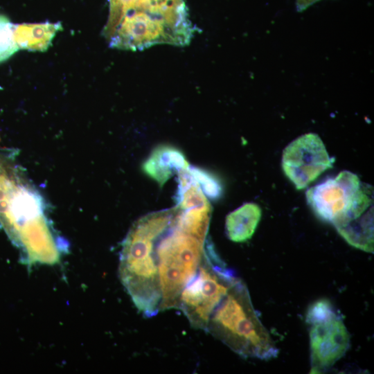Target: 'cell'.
Returning a JSON list of instances; mask_svg holds the SVG:
<instances>
[{
	"instance_id": "cell-1",
	"label": "cell",
	"mask_w": 374,
	"mask_h": 374,
	"mask_svg": "<svg viewBox=\"0 0 374 374\" xmlns=\"http://www.w3.org/2000/svg\"><path fill=\"white\" fill-rule=\"evenodd\" d=\"M208 233L186 224L176 206L133 224L122 243L119 277L143 316L178 309L181 292L206 258Z\"/></svg>"
},
{
	"instance_id": "cell-2",
	"label": "cell",
	"mask_w": 374,
	"mask_h": 374,
	"mask_svg": "<svg viewBox=\"0 0 374 374\" xmlns=\"http://www.w3.org/2000/svg\"><path fill=\"white\" fill-rule=\"evenodd\" d=\"M103 35L110 47L142 51L168 44L185 46L197 28L185 0H108Z\"/></svg>"
},
{
	"instance_id": "cell-3",
	"label": "cell",
	"mask_w": 374,
	"mask_h": 374,
	"mask_svg": "<svg viewBox=\"0 0 374 374\" xmlns=\"http://www.w3.org/2000/svg\"><path fill=\"white\" fill-rule=\"evenodd\" d=\"M308 204L322 220L335 226L347 241L359 242L373 234V193L349 171L309 188Z\"/></svg>"
},
{
	"instance_id": "cell-4",
	"label": "cell",
	"mask_w": 374,
	"mask_h": 374,
	"mask_svg": "<svg viewBox=\"0 0 374 374\" xmlns=\"http://www.w3.org/2000/svg\"><path fill=\"white\" fill-rule=\"evenodd\" d=\"M205 332L245 358L269 360L278 353L253 306L247 286L239 278L211 312Z\"/></svg>"
},
{
	"instance_id": "cell-5",
	"label": "cell",
	"mask_w": 374,
	"mask_h": 374,
	"mask_svg": "<svg viewBox=\"0 0 374 374\" xmlns=\"http://www.w3.org/2000/svg\"><path fill=\"white\" fill-rule=\"evenodd\" d=\"M237 278L211 244L196 276L181 292L178 310L193 328L205 331L211 312Z\"/></svg>"
},
{
	"instance_id": "cell-6",
	"label": "cell",
	"mask_w": 374,
	"mask_h": 374,
	"mask_svg": "<svg viewBox=\"0 0 374 374\" xmlns=\"http://www.w3.org/2000/svg\"><path fill=\"white\" fill-rule=\"evenodd\" d=\"M311 373L332 367L347 352L350 336L342 317L328 299H319L308 309Z\"/></svg>"
},
{
	"instance_id": "cell-7",
	"label": "cell",
	"mask_w": 374,
	"mask_h": 374,
	"mask_svg": "<svg viewBox=\"0 0 374 374\" xmlns=\"http://www.w3.org/2000/svg\"><path fill=\"white\" fill-rule=\"evenodd\" d=\"M332 163L322 140L314 133L294 140L285 148L282 157L285 175L299 190L332 168Z\"/></svg>"
},
{
	"instance_id": "cell-8",
	"label": "cell",
	"mask_w": 374,
	"mask_h": 374,
	"mask_svg": "<svg viewBox=\"0 0 374 374\" xmlns=\"http://www.w3.org/2000/svg\"><path fill=\"white\" fill-rule=\"evenodd\" d=\"M189 164L182 152L169 145L155 148L143 162V172L161 187L176 172L187 169Z\"/></svg>"
},
{
	"instance_id": "cell-9",
	"label": "cell",
	"mask_w": 374,
	"mask_h": 374,
	"mask_svg": "<svg viewBox=\"0 0 374 374\" xmlns=\"http://www.w3.org/2000/svg\"><path fill=\"white\" fill-rule=\"evenodd\" d=\"M62 30L60 22L14 24L13 37L19 49L46 51L56 33Z\"/></svg>"
},
{
	"instance_id": "cell-10",
	"label": "cell",
	"mask_w": 374,
	"mask_h": 374,
	"mask_svg": "<svg viewBox=\"0 0 374 374\" xmlns=\"http://www.w3.org/2000/svg\"><path fill=\"white\" fill-rule=\"evenodd\" d=\"M261 218V208L254 203H246L230 213L226 218V233L234 242H244L253 235Z\"/></svg>"
},
{
	"instance_id": "cell-11",
	"label": "cell",
	"mask_w": 374,
	"mask_h": 374,
	"mask_svg": "<svg viewBox=\"0 0 374 374\" xmlns=\"http://www.w3.org/2000/svg\"><path fill=\"white\" fill-rule=\"evenodd\" d=\"M188 170L206 197L213 200L221 197L222 186L215 176L197 167L189 166Z\"/></svg>"
},
{
	"instance_id": "cell-12",
	"label": "cell",
	"mask_w": 374,
	"mask_h": 374,
	"mask_svg": "<svg viewBox=\"0 0 374 374\" xmlns=\"http://www.w3.org/2000/svg\"><path fill=\"white\" fill-rule=\"evenodd\" d=\"M13 28L14 24L8 18L0 15V62L6 60L19 50L14 40Z\"/></svg>"
},
{
	"instance_id": "cell-13",
	"label": "cell",
	"mask_w": 374,
	"mask_h": 374,
	"mask_svg": "<svg viewBox=\"0 0 374 374\" xmlns=\"http://www.w3.org/2000/svg\"><path fill=\"white\" fill-rule=\"evenodd\" d=\"M321 0H296V8L297 11L302 12L306 10L315 3Z\"/></svg>"
}]
</instances>
